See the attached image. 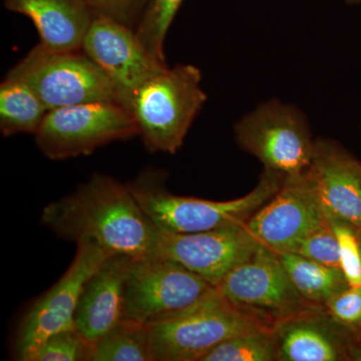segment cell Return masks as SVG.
I'll list each match as a JSON object with an SVG mask.
<instances>
[{"label": "cell", "mask_w": 361, "mask_h": 361, "mask_svg": "<svg viewBox=\"0 0 361 361\" xmlns=\"http://www.w3.org/2000/svg\"><path fill=\"white\" fill-rule=\"evenodd\" d=\"M42 222L61 238L96 244L133 259L157 256L160 230L128 185L94 174L73 193L44 207Z\"/></svg>", "instance_id": "cell-1"}, {"label": "cell", "mask_w": 361, "mask_h": 361, "mask_svg": "<svg viewBox=\"0 0 361 361\" xmlns=\"http://www.w3.org/2000/svg\"><path fill=\"white\" fill-rule=\"evenodd\" d=\"M284 180L283 175L263 169L258 184L250 193L231 201H210L172 194L166 186V173L152 167L142 170L127 185L160 231L198 233L246 224L275 196Z\"/></svg>", "instance_id": "cell-2"}, {"label": "cell", "mask_w": 361, "mask_h": 361, "mask_svg": "<svg viewBox=\"0 0 361 361\" xmlns=\"http://www.w3.org/2000/svg\"><path fill=\"white\" fill-rule=\"evenodd\" d=\"M200 68L176 65L154 75L137 89L126 109L151 153L174 155L207 101Z\"/></svg>", "instance_id": "cell-3"}, {"label": "cell", "mask_w": 361, "mask_h": 361, "mask_svg": "<svg viewBox=\"0 0 361 361\" xmlns=\"http://www.w3.org/2000/svg\"><path fill=\"white\" fill-rule=\"evenodd\" d=\"M271 327L235 307L217 287L191 307L149 325L154 361H202L233 336Z\"/></svg>", "instance_id": "cell-4"}, {"label": "cell", "mask_w": 361, "mask_h": 361, "mask_svg": "<svg viewBox=\"0 0 361 361\" xmlns=\"http://www.w3.org/2000/svg\"><path fill=\"white\" fill-rule=\"evenodd\" d=\"M234 137L264 169L284 177L306 172L314 151L307 116L278 99H267L242 116L234 125Z\"/></svg>", "instance_id": "cell-5"}, {"label": "cell", "mask_w": 361, "mask_h": 361, "mask_svg": "<svg viewBox=\"0 0 361 361\" xmlns=\"http://www.w3.org/2000/svg\"><path fill=\"white\" fill-rule=\"evenodd\" d=\"M35 92L47 110L116 102L110 80L84 51H54L35 45L6 73Z\"/></svg>", "instance_id": "cell-6"}, {"label": "cell", "mask_w": 361, "mask_h": 361, "mask_svg": "<svg viewBox=\"0 0 361 361\" xmlns=\"http://www.w3.org/2000/svg\"><path fill=\"white\" fill-rule=\"evenodd\" d=\"M139 135L134 118L116 102H94L47 111L37 134L40 152L51 160L89 156L111 142Z\"/></svg>", "instance_id": "cell-7"}, {"label": "cell", "mask_w": 361, "mask_h": 361, "mask_svg": "<svg viewBox=\"0 0 361 361\" xmlns=\"http://www.w3.org/2000/svg\"><path fill=\"white\" fill-rule=\"evenodd\" d=\"M215 288L170 259H133L126 278L123 318L149 326L191 307Z\"/></svg>", "instance_id": "cell-8"}, {"label": "cell", "mask_w": 361, "mask_h": 361, "mask_svg": "<svg viewBox=\"0 0 361 361\" xmlns=\"http://www.w3.org/2000/svg\"><path fill=\"white\" fill-rule=\"evenodd\" d=\"M217 289L235 307L271 327L318 307L296 290L279 254L261 243L250 257L228 273Z\"/></svg>", "instance_id": "cell-9"}, {"label": "cell", "mask_w": 361, "mask_h": 361, "mask_svg": "<svg viewBox=\"0 0 361 361\" xmlns=\"http://www.w3.org/2000/svg\"><path fill=\"white\" fill-rule=\"evenodd\" d=\"M75 258L63 277L32 306L16 341L18 360L32 361L45 341L75 329V315L85 285L111 254L89 241L78 242Z\"/></svg>", "instance_id": "cell-10"}, {"label": "cell", "mask_w": 361, "mask_h": 361, "mask_svg": "<svg viewBox=\"0 0 361 361\" xmlns=\"http://www.w3.org/2000/svg\"><path fill=\"white\" fill-rule=\"evenodd\" d=\"M82 51L108 78L116 103L125 108L142 85L168 68L149 54L135 30L101 16H94Z\"/></svg>", "instance_id": "cell-11"}, {"label": "cell", "mask_w": 361, "mask_h": 361, "mask_svg": "<svg viewBox=\"0 0 361 361\" xmlns=\"http://www.w3.org/2000/svg\"><path fill=\"white\" fill-rule=\"evenodd\" d=\"M326 221L307 171L285 177L279 191L252 216L247 227L259 243L289 253Z\"/></svg>", "instance_id": "cell-12"}, {"label": "cell", "mask_w": 361, "mask_h": 361, "mask_svg": "<svg viewBox=\"0 0 361 361\" xmlns=\"http://www.w3.org/2000/svg\"><path fill=\"white\" fill-rule=\"evenodd\" d=\"M246 224L198 233L161 231L157 256L179 263L217 287L259 245Z\"/></svg>", "instance_id": "cell-13"}, {"label": "cell", "mask_w": 361, "mask_h": 361, "mask_svg": "<svg viewBox=\"0 0 361 361\" xmlns=\"http://www.w3.org/2000/svg\"><path fill=\"white\" fill-rule=\"evenodd\" d=\"M307 174L325 214L361 229V161L336 140L317 137Z\"/></svg>", "instance_id": "cell-14"}, {"label": "cell", "mask_w": 361, "mask_h": 361, "mask_svg": "<svg viewBox=\"0 0 361 361\" xmlns=\"http://www.w3.org/2000/svg\"><path fill=\"white\" fill-rule=\"evenodd\" d=\"M278 361H351L356 334L323 306L304 310L274 325Z\"/></svg>", "instance_id": "cell-15"}, {"label": "cell", "mask_w": 361, "mask_h": 361, "mask_svg": "<svg viewBox=\"0 0 361 361\" xmlns=\"http://www.w3.org/2000/svg\"><path fill=\"white\" fill-rule=\"evenodd\" d=\"M132 260L127 255L111 254L85 285L75 326L92 346L123 319L126 278Z\"/></svg>", "instance_id": "cell-16"}, {"label": "cell", "mask_w": 361, "mask_h": 361, "mask_svg": "<svg viewBox=\"0 0 361 361\" xmlns=\"http://www.w3.org/2000/svg\"><path fill=\"white\" fill-rule=\"evenodd\" d=\"M11 13L30 18L45 49L80 51L94 14L87 0H4Z\"/></svg>", "instance_id": "cell-17"}, {"label": "cell", "mask_w": 361, "mask_h": 361, "mask_svg": "<svg viewBox=\"0 0 361 361\" xmlns=\"http://www.w3.org/2000/svg\"><path fill=\"white\" fill-rule=\"evenodd\" d=\"M47 110L30 87L20 80L4 78L0 85V132L4 137L35 135Z\"/></svg>", "instance_id": "cell-18"}, {"label": "cell", "mask_w": 361, "mask_h": 361, "mask_svg": "<svg viewBox=\"0 0 361 361\" xmlns=\"http://www.w3.org/2000/svg\"><path fill=\"white\" fill-rule=\"evenodd\" d=\"M280 260L298 293L314 305L323 306L349 287L341 269L329 267L295 253L279 254Z\"/></svg>", "instance_id": "cell-19"}, {"label": "cell", "mask_w": 361, "mask_h": 361, "mask_svg": "<svg viewBox=\"0 0 361 361\" xmlns=\"http://www.w3.org/2000/svg\"><path fill=\"white\" fill-rule=\"evenodd\" d=\"M90 361H154L148 325L123 318L94 344Z\"/></svg>", "instance_id": "cell-20"}, {"label": "cell", "mask_w": 361, "mask_h": 361, "mask_svg": "<svg viewBox=\"0 0 361 361\" xmlns=\"http://www.w3.org/2000/svg\"><path fill=\"white\" fill-rule=\"evenodd\" d=\"M202 361H278L276 336L265 327L223 341Z\"/></svg>", "instance_id": "cell-21"}, {"label": "cell", "mask_w": 361, "mask_h": 361, "mask_svg": "<svg viewBox=\"0 0 361 361\" xmlns=\"http://www.w3.org/2000/svg\"><path fill=\"white\" fill-rule=\"evenodd\" d=\"M184 0H149L135 33L154 58L166 63L165 42Z\"/></svg>", "instance_id": "cell-22"}, {"label": "cell", "mask_w": 361, "mask_h": 361, "mask_svg": "<svg viewBox=\"0 0 361 361\" xmlns=\"http://www.w3.org/2000/svg\"><path fill=\"white\" fill-rule=\"evenodd\" d=\"M326 215L336 233L341 254V270L349 286H361V229L356 226Z\"/></svg>", "instance_id": "cell-23"}, {"label": "cell", "mask_w": 361, "mask_h": 361, "mask_svg": "<svg viewBox=\"0 0 361 361\" xmlns=\"http://www.w3.org/2000/svg\"><path fill=\"white\" fill-rule=\"evenodd\" d=\"M92 353V344L73 329L47 338L32 361H87L90 360Z\"/></svg>", "instance_id": "cell-24"}, {"label": "cell", "mask_w": 361, "mask_h": 361, "mask_svg": "<svg viewBox=\"0 0 361 361\" xmlns=\"http://www.w3.org/2000/svg\"><path fill=\"white\" fill-rule=\"evenodd\" d=\"M289 253L298 254L329 267L341 269L338 241L327 218L320 227L301 240Z\"/></svg>", "instance_id": "cell-25"}, {"label": "cell", "mask_w": 361, "mask_h": 361, "mask_svg": "<svg viewBox=\"0 0 361 361\" xmlns=\"http://www.w3.org/2000/svg\"><path fill=\"white\" fill-rule=\"evenodd\" d=\"M325 310L344 329L358 336L361 334V286H349L332 297Z\"/></svg>", "instance_id": "cell-26"}, {"label": "cell", "mask_w": 361, "mask_h": 361, "mask_svg": "<svg viewBox=\"0 0 361 361\" xmlns=\"http://www.w3.org/2000/svg\"><path fill=\"white\" fill-rule=\"evenodd\" d=\"M149 0H87L94 16L108 18L135 30Z\"/></svg>", "instance_id": "cell-27"}, {"label": "cell", "mask_w": 361, "mask_h": 361, "mask_svg": "<svg viewBox=\"0 0 361 361\" xmlns=\"http://www.w3.org/2000/svg\"><path fill=\"white\" fill-rule=\"evenodd\" d=\"M351 361H361V334L356 336L350 353Z\"/></svg>", "instance_id": "cell-28"}, {"label": "cell", "mask_w": 361, "mask_h": 361, "mask_svg": "<svg viewBox=\"0 0 361 361\" xmlns=\"http://www.w3.org/2000/svg\"><path fill=\"white\" fill-rule=\"evenodd\" d=\"M349 4H361V0H345Z\"/></svg>", "instance_id": "cell-29"}]
</instances>
